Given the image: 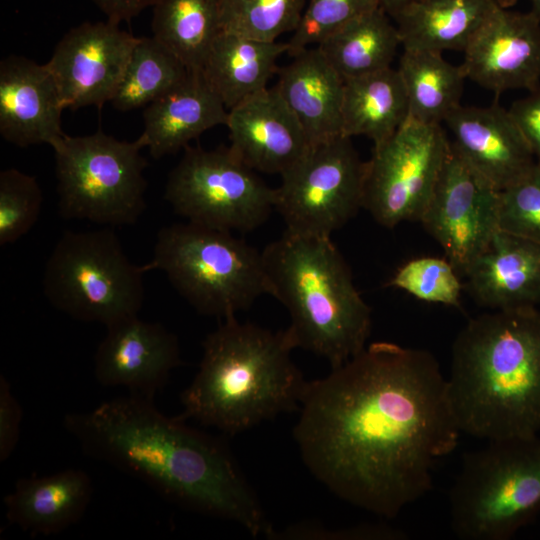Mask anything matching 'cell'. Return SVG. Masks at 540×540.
<instances>
[{
    "instance_id": "e575fe53",
    "label": "cell",
    "mask_w": 540,
    "mask_h": 540,
    "mask_svg": "<svg viewBox=\"0 0 540 540\" xmlns=\"http://www.w3.org/2000/svg\"><path fill=\"white\" fill-rule=\"evenodd\" d=\"M500 230L540 244V166L499 192Z\"/></svg>"
},
{
    "instance_id": "4dcf8cb0",
    "label": "cell",
    "mask_w": 540,
    "mask_h": 540,
    "mask_svg": "<svg viewBox=\"0 0 540 540\" xmlns=\"http://www.w3.org/2000/svg\"><path fill=\"white\" fill-rule=\"evenodd\" d=\"M221 29L274 42L297 28L307 0H218Z\"/></svg>"
},
{
    "instance_id": "8d00e7d4",
    "label": "cell",
    "mask_w": 540,
    "mask_h": 540,
    "mask_svg": "<svg viewBox=\"0 0 540 540\" xmlns=\"http://www.w3.org/2000/svg\"><path fill=\"white\" fill-rule=\"evenodd\" d=\"M22 408L7 379L0 376V461H6L20 437Z\"/></svg>"
},
{
    "instance_id": "83f0119b",
    "label": "cell",
    "mask_w": 540,
    "mask_h": 540,
    "mask_svg": "<svg viewBox=\"0 0 540 540\" xmlns=\"http://www.w3.org/2000/svg\"><path fill=\"white\" fill-rule=\"evenodd\" d=\"M409 105V118L441 124L461 103L466 76L441 52L403 49L397 68Z\"/></svg>"
},
{
    "instance_id": "603a6c76",
    "label": "cell",
    "mask_w": 540,
    "mask_h": 540,
    "mask_svg": "<svg viewBox=\"0 0 540 540\" xmlns=\"http://www.w3.org/2000/svg\"><path fill=\"white\" fill-rule=\"evenodd\" d=\"M92 493V481L80 469L21 478L4 497L6 517L25 532L57 534L81 519Z\"/></svg>"
},
{
    "instance_id": "7a4b0ae2",
    "label": "cell",
    "mask_w": 540,
    "mask_h": 540,
    "mask_svg": "<svg viewBox=\"0 0 540 540\" xmlns=\"http://www.w3.org/2000/svg\"><path fill=\"white\" fill-rule=\"evenodd\" d=\"M186 421L162 414L153 399L129 394L67 414L63 424L86 455L186 509L270 539L275 529L228 446Z\"/></svg>"
},
{
    "instance_id": "d590c367",
    "label": "cell",
    "mask_w": 540,
    "mask_h": 540,
    "mask_svg": "<svg viewBox=\"0 0 540 540\" xmlns=\"http://www.w3.org/2000/svg\"><path fill=\"white\" fill-rule=\"evenodd\" d=\"M407 534L384 523L359 524L345 528H326L315 522H297L279 531L270 539L276 540H401Z\"/></svg>"
},
{
    "instance_id": "ba28073f",
    "label": "cell",
    "mask_w": 540,
    "mask_h": 540,
    "mask_svg": "<svg viewBox=\"0 0 540 540\" xmlns=\"http://www.w3.org/2000/svg\"><path fill=\"white\" fill-rule=\"evenodd\" d=\"M145 266L124 253L111 228L65 232L44 269L43 292L73 319L106 327L137 316L144 301Z\"/></svg>"
},
{
    "instance_id": "3957f363",
    "label": "cell",
    "mask_w": 540,
    "mask_h": 540,
    "mask_svg": "<svg viewBox=\"0 0 540 540\" xmlns=\"http://www.w3.org/2000/svg\"><path fill=\"white\" fill-rule=\"evenodd\" d=\"M461 432L486 440L540 432V309L471 318L452 345L447 379Z\"/></svg>"
},
{
    "instance_id": "6da1fadb",
    "label": "cell",
    "mask_w": 540,
    "mask_h": 540,
    "mask_svg": "<svg viewBox=\"0 0 540 540\" xmlns=\"http://www.w3.org/2000/svg\"><path fill=\"white\" fill-rule=\"evenodd\" d=\"M293 436L309 472L347 503L385 519L432 489L461 430L428 350L377 341L308 381Z\"/></svg>"
},
{
    "instance_id": "1f68e13d",
    "label": "cell",
    "mask_w": 540,
    "mask_h": 540,
    "mask_svg": "<svg viewBox=\"0 0 540 540\" xmlns=\"http://www.w3.org/2000/svg\"><path fill=\"white\" fill-rule=\"evenodd\" d=\"M447 258L423 256L401 265L388 285L427 303L458 307L463 285Z\"/></svg>"
},
{
    "instance_id": "4316f807",
    "label": "cell",
    "mask_w": 540,
    "mask_h": 540,
    "mask_svg": "<svg viewBox=\"0 0 540 540\" xmlns=\"http://www.w3.org/2000/svg\"><path fill=\"white\" fill-rule=\"evenodd\" d=\"M390 19L379 7L344 25L317 47L344 80L389 68L402 46Z\"/></svg>"
},
{
    "instance_id": "2e32d148",
    "label": "cell",
    "mask_w": 540,
    "mask_h": 540,
    "mask_svg": "<svg viewBox=\"0 0 540 540\" xmlns=\"http://www.w3.org/2000/svg\"><path fill=\"white\" fill-rule=\"evenodd\" d=\"M179 365L176 335L138 315L108 326L94 356V374L101 385L125 387L130 394L148 399Z\"/></svg>"
},
{
    "instance_id": "836d02e7",
    "label": "cell",
    "mask_w": 540,
    "mask_h": 540,
    "mask_svg": "<svg viewBox=\"0 0 540 540\" xmlns=\"http://www.w3.org/2000/svg\"><path fill=\"white\" fill-rule=\"evenodd\" d=\"M379 7V0H307L301 20L286 42L287 53L292 57L317 46L344 25Z\"/></svg>"
},
{
    "instance_id": "60d3db41",
    "label": "cell",
    "mask_w": 540,
    "mask_h": 540,
    "mask_svg": "<svg viewBox=\"0 0 540 540\" xmlns=\"http://www.w3.org/2000/svg\"><path fill=\"white\" fill-rule=\"evenodd\" d=\"M532 12L540 19V0H531Z\"/></svg>"
},
{
    "instance_id": "cb8c5ba5",
    "label": "cell",
    "mask_w": 540,
    "mask_h": 540,
    "mask_svg": "<svg viewBox=\"0 0 540 540\" xmlns=\"http://www.w3.org/2000/svg\"><path fill=\"white\" fill-rule=\"evenodd\" d=\"M287 52V43L261 41L221 31L202 74L229 110L268 88V81L278 72V58Z\"/></svg>"
},
{
    "instance_id": "f546056e",
    "label": "cell",
    "mask_w": 540,
    "mask_h": 540,
    "mask_svg": "<svg viewBox=\"0 0 540 540\" xmlns=\"http://www.w3.org/2000/svg\"><path fill=\"white\" fill-rule=\"evenodd\" d=\"M189 71L153 36L138 37L110 102L122 112L146 107L181 83Z\"/></svg>"
},
{
    "instance_id": "74e56055",
    "label": "cell",
    "mask_w": 540,
    "mask_h": 540,
    "mask_svg": "<svg viewBox=\"0 0 540 540\" xmlns=\"http://www.w3.org/2000/svg\"><path fill=\"white\" fill-rule=\"evenodd\" d=\"M508 110L540 166V87L515 101Z\"/></svg>"
},
{
    "instance_id": "e0dca14e",
    "label": "cell",
    "mask_w": 540,
    "mask_h": 540,
    "mask_svg": "<svg viewBox=\"0 0 540 540\" xmlns=\"http://www.w3.org/2000/svg\"><path fill=\"white\" fill-rule=\"evenodd\" d=\"M452 152L501 191L536 165L531 148L509 110L460 105L444 121Z\"/></svg>"
},
{
    "instance_id": "30bf717a",
    "label": "cell",
    "mask_w": 540,
    "mask_h": 540,
    "mask_svg": "<svg viewBox=\"0 0 540 540\" xmlns=\"http://www.w3.org/2000/svg\"><path fill=\"white\" fill-rule=\"evenodd\" d=\"M188 222L247 233L275 210L276 188L268 186L230 147L187 146L169 173L164 193Z\"/></svg>"
},
{
    "instance_id": "ab89813d",
    "label": "cell",
    "mask_w": 540,
    "mask_h": 540,
    "mask_svg": "<svg viewBox=\"0 0 540 540\" xmlns=\"http://www.w3.org/2000/svg\"><path fill=\"white\" fill-rule=\"evenodd\" d=\"M415 0H379L380 8L393 20Z\"/></svg>"
},
{
    "instance_id": "7c38bea8",
    "label": "cell",
    "mask_w": 540,
    "mask_h": 540,
    "mask_svg": "<svg viewBox=\"0 0 540 540\" xmlns=\"http://www.w3.org/2000/svg\"><path fill=\"white\" fill-rule=\"evenodd\" d=\"M451 153L441 124L412 119L374 146L366 162L363 208L381 226L420 222Z\"/></svg>"
},
{
    "instance_id": "ffe728a7",
    "label": "cell",
    "mask_w": 540,
    "mask_h": 540,
    "mask_svg": "<svg viewBox=\"0 0 540 540\" xmlns=\"http://www.w3.org/2000/svg\"><path fill=\"white\" fill-rule=\"evenodd\" d=\"M465 276L467 291L483 307H537L540 244L499 229Z\"/></svg>"
},
{
    "instance_id": "f35d334b",
    "label": "cell",
    "mask_w": 540,
    "mask_h": 540,
    "mask_svg": "<svg viewBox=\"0 0 540 540\" xmlns=\"http://www.w3.org/2000/svg\"><path fill=\"white\" fill-rule=\"evenodd\" d=\"M108 20L119 23L129 21L145 8L154 6L159 0H92Z\"/></svg>"
},
{
    "instance_id": "d6a6232c",
    "label": "cell",
    "mask_w": 540,
    "mask_h": 540,
    "mask_svg": "<svg viewBox=\"0 0 540 540\" xmlns=\"http://www.w3.org/2000/svg\"><path fill=\"white\" fill-rule=\"evenodd\" d=\"M43 195L36 177L9 168L0 172V245L19 240L37 222Z\"/></svg>"
},
{
    "instance_id": "9c48e42d",
    "label": "cell",
    "mask_w": 540,
    "mask_h": 540,
    "mask_svg": "<svg viewBox=\"0 0 540 540\" xmlns=\"http://www.w3.org/2000/svg\"><path fill=\"white\" fill-rule=\"evenodd\" d=\"M52 148L61 217L110 227L139 219L147 189L140 136L126 141L100 130L85 136L65 134Z\"/></svg>"
},
{
    "instance_id": "4fadbf2b",
    "label": "cell",
    "mask_w": 540,
    "mask_h": 540,
    "mask_svg": "<svg viewBox=\"0 0 540 540\" xmlns=\"http://www.w3.org/2000/svg\"><path fill=\"white\" fill-rule=\"evenodd\" d=\"M499 192L451 150L420 223L458 273L465 275L499 230Z\"/></svg>"
},
{
    "instance_id": "5b68a950",
    "label": "cell",
    "mask_w": 540,
    "mask_h": 540,
    "mask_svg": "<svg viewBox=\"0 0 540 540\" xmlns=\"http://www.w3.org/2000/svg\"><path fill=\"white\" fill-rule=\"evenodd\" d=\"M262 255L269 295L286 308L287 330L296 348L325 359L334 368L367 346L371 308L331 238L285 230Z\"/></svg>"
},
{
    "instance_id": "d6986e66",
    "label": "cell",
    "mask_w": 540,
    "mask_h": 540,
    "mask_svg": "<svg viewBox=\"0 0 540 540\" xmlns=\"http://www.w3.org/2000/svg\"><path fill=\"white\" fill-rule=\"evenodd\" d=\"M65 109L56 81L46 66L24 56L9 55L0 62V135L21 148L48 144L65 133Z\"/></svg>"
},
{
    "instance_id": "8992f818",
    "label": "cell",
    "mask_w": 540,
    "mask_h": 540,
    "mask_svg": "<svg viewBox=\"0 0 540 540\" xmlns=\"http://www.w3.org/2000/svg\"><path fill=\"white\" fill-rule=\"evenodd\" d=\"M146 270H160L198 313L221 319L269 295L262 251L233 232L186 222L162 228Z\"/></svg>"
},
{
    "instance_id": "277c9868",
    "label": "cell",
    "mask_w": 540,
    "mask_h": 540,
    "mask_svg": "<svg viewBox=\"0 0 540 540\" xmlns=\"http://www.w3.org/2000/svg\"><path fill=\"white\" fill-rule=\"evenodd\" d=\"M202 347L199 369L180 397L184 419L236 435L299 409L308 381L292 359L296 346L287 329L233 316Z\"/></svg>"
},
{
    "instance_id": "52a82bcc",
    "label": "cell",
    "mask_w": 540,
    "mask_h": 540,
    "mask_svg": "<svg viewBox=\"0 0 540 540\" xmlns=\"http://www.w3.org/2000/svg\"><path fill=\"white\" fill-rule=\"evenodd\" d=\"M463 540H508L540 512V436L489 440L463 455L448 494Z\"/></svg>"
},
{
    "instance_id": "ac0fdd59",
    "label": "cell",
    "mask_w": 540,
    "mask_h": 540,
    "mask_svg": "<svg viewBox=\"0 0 540 540\" xmlns=\"http://www.w3.org/2000/svg\"><path fill=\"white\" fill-rule=\"evenodd\" d=\"M225 126L231 150L256 172L281 176L311 147L275 86L229 109Z\"/></svg>"
},
{
    "instance_id": "8fae6325",
    "label": "cell",
    "mask_w": 540,
    "mask_h": 540,
    "mask_svg": "<svg viewBox=\"0 0 540 540\" xmlns=\"http://www.w3.org/2000/svg\"><path fill=\"white\" fill-rule=\"evenodd\" d=\"M365 175L351 138L311 146L276 188L275 211L285 230L331 238L363 208Z\"/></svg>"
},
{
    "instance_id": "5bb4252c",
    "label": "cell",
    "mask_w": 540,
    "mask_h": 540,
    "mask_svg": "<svg viewBox=\"0 0 540 540\" xmlns=\"http://www.w3.org/2000/svg\"><path fill=\"white\" fill-rule=\"evenodd\" d=\"M118 24L110 20L82 23L55 46L46 66L65 109H101L112 100L138 38Z\"/></svg>"
},
{
    "instance_id": "7402d4cb",
    "label": "cell",
    "mask_w": 540,
    "mask_h": 540,
    "mask_svg": "<svg viewBox=\"0 0 540 540\" xmlns=\"http://www.w3.org/2000/svg\"><path fill=\"white\" fill-rule=\"evenodd\" d=\"M278 69L275 85L299 121L310 146L342 136L344 79L320 49L309 47Z\"/></svg>"
},
{
    "instance_id": "f1b7e54d",
    "label": "cell",
    "mask_w": 540,
    "mask_h": 540,
    "mask_svg": "<svg viewBox=\"0 0 540 540\" xmlns=\"http://www.w3.org/2000/svg\"><path fill=\"white\" fill-rule=\"evenodd\" d=\"M153 7V37L188 70L202 71L222 31L218 0H159Z\"/></svg>"
},
{
    "instance_id": "484cf974",
    "label": "cell",
    "mask_w": 540,
    "mask_h": 540,
    "mask_svg": "<svg viewBox=\"0 0 540 540\" xmlns=\"http://www.w3.org/2000/svg\"><path fill=\"white\" fill-rule=\"evenodd\" d=\"M341 116L344 137L365 136L374 146L390 138L409 119L397 68L344 80Z\"/></svg>"
},
{
    "instance_id": "9a60e30c",
    "label": "cell",
    "mask_w": 540,
    "mask_h": 540,
    "mask_svg": "<svg viewBox=\"0 0 540 540\" xmlns=\"http://www.w3.org/2000/svg\"><path fill=\"white\" fill-rule=\"evenodd\" d=\"M466 78L496 94L539 88L540 19L499 5L463 51Z\"/></svg>"
},
{
    "instance_id": "d4e9b609",
    "label": "cell",
    "mask_w": 540,
    "mask_h": 540,
    "mask_svg": "<svg viewBox=\"0 0 540 540\" xmlns=\"http://www.w3.org/2000/svg\"><path fill=\"white\" fill-rule=\"evenodd\" d=\"M499 5L496 0H415L394 21L403 49L464 51Z\"/></svg>"
},
{
    "instance_id": "b9f144b4",
    "label": "cell",
    "mask_w": 540,
    "mask_h": 540,
    "mask_svg": "<svg viewBox=\"0 0 540 540\" xmlns=\"http://www.w3.org/2000/svg\"><path fill=\"white\" fill-rule=\"evenodd\" d=\"M501 6L506 7L508 4H510L513 0H496Z\"/></svg>"
},
{
    "instance_id": "44dd1931",
    "label": "cell",
    "mask_w": 540,
    "mask_h": 540,
    "mask_svg": "<svg viewBox=\"0 0 540 540\" xmlns=\"http://www.w3.org/2000/svg\"><path fill=\"white\" fill-rule=\"evenodd\" d=\"M144 108L140 138L154 159L177 153L207 130L225 125L228 117L202 71H189L181 83Z\"/></svg>"
}]
</instances>
